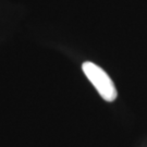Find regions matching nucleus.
Wrapping results in <instances>:
<instances>
[{
	"instance_id": "1",
	"label": "nucleus",
	"mask_w": 147,
	"mask_h": 147,
	"mask_svg": "<svg viewBox=\"0 0 147 147\" xmlns=\"http://www.w3.org/2000/svg\"><path fill=\"white\" fill-rule=\"evenodd\" d=\"M82 70L89 82L97 89L102 99H105L106 101L116 100L118 95L116 86L105 70L89 61H86L82 64Z\"/></svg>"
}]
</instances>
